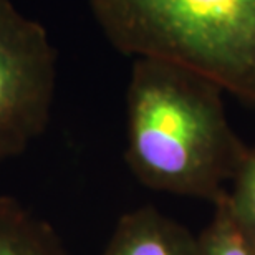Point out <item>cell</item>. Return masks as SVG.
Listing matches in <instances>:
<instances>
[{
    "instance_id": "1",
    "label": "cell",
    "mask_w": 255,
    "mask_h": 255,
    "mask_svg": "<svg viewBox=\"0 0 255 255\" xmlns=\"http://www.w3.org/2000/svg\"><path fill=\"white\" fill-rule=\"evenodd\" d=\"M224 90L159 58L137 57L126 91V162L142 186L217 204L247 144L229 123Z\"/></svg>"
},
{
    "instance_id": "2",
    "label": "cell",
    "mask_w": 255,
    "mask_h": 255,
    "mask_svg": "<svg viewBox=\"0 0 255 255\" xmlns=\"http://www.w3.org/2000/svg\"><path fill=\"white\" fill-rule=\"evenodd\" d=\"M90 5L118 52L181 65L255 106V0H90Z\"/></svg>"
},
{
    "instance_id": "3",
    "label": "cell",
    "mask_w": 255,
    "mask_h": 255,
    "mask_svg": "<svg viewBox=\"0 0 255 255\" xmlns=\"http://www.w3.org/2000/svg\"><path fill=\"white\" fill-rule=\"evenodd\" d=\"M57 78V52L43 25L0 0V162L45 131Z\"/></svg>"
},
{
    "instance_id": "4",
    "label": "cell",
    "mask_w": 255,
    "mask_h": 255,
    "mask_svg": "<svg viewBox=\"0 0 255 255\" xmlns=\"http://www.w3.org/2000/svg\"><path fill=\"white\" fill-rule=\"evenodd\" d=\"M103 255H197V237L174 219L144 206L120 219Z\"/></svg>"
},
{
    "instance_id": "5",
    "label": "cell",
    "mask_w": 255,
    "mask_h": 255,
    "mask_svg": "<svg viewBox=\"0 0 255 255\" xmlns=\"http://www.w3.org/2000/svg\"><path fill=\"white\" fill-rule=\"evenodd\" d=\"M0 255H68L48 222L0 196Z\"/></svg>"
},
{
    "instance_id": "6",
    "label": "cell",
    "mask_w": 255,
    "mask_h": 255,
    "mask_svg": "<svg viewBox=\"0 0 255 255\" xmlns=\"http://www.w3.org/2000/svg\"><path fill=\"white\" fill-rule=\"evenodd\" d=\"M197 255H255V247L229 212L226 197L214 204L211 222L197 237Z\"/></svg>"
},
{
    "instance_id": "7",
    "label": "cell",
    "mask_w": 255,
    "mask_h": 255,
    "mask_svg": "<svg viewBox=\"0 0 255 255\" xmlns=\"http://www.w3.org/2000/svg\"><path fill=\"white\" fill-rule=\"evenodd\" d=\"M226 204L237 227L255 247V147H247L227 189Z\"/></svg>"
}]
</instances>
